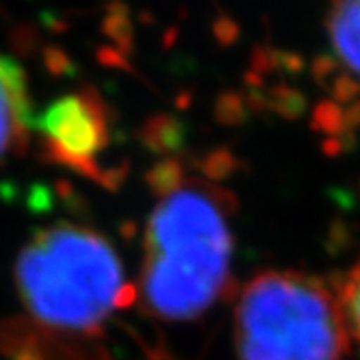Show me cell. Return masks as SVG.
I'll list each match as a JSON object with an SVG mask.
<instances>
[{
  "instance_id": "3957f363",
  "label": "cell",
  "mask_w": 360,
  "mask_h": 360,
  "mask_svg": "<svg viewBox=\"0 0 360 360\" xmlns=\"http://www.w3.org/2000/svg\"><path fill=\"white\" fill-rule=\"evenodd\" d=\"M235 337L239 360H341L352 341L341 297L300 271H265L250 282Z\"/></svg>"
},
{
  "instance_id": "8992f818",
  "label": "cell",
  "mask_w": 360,
  "mask_h": 360,
  "mask_svg": "<svg viewBox=\"0 0 360 360\" xmlns=\"http://www.w3.org/2000/svg\"><path fill=\"white\" fill-rule=\"evenodd\" d=\"M328 35L343 65L360 76V3L334 7L328 15Z\"/></svg>"
},
{
  "instance_id": "52a82bcc",
  "label": "cell",
  "mask_w": 360,
  "mask_h": 360,
  "mask_svg": "<svg viewBox=\"0 0 360 360\" xmlns=\"http://www.w3.org/2000/svg\"><path fill=\"white\" fill-rule=\"evenodd\" d=\"M341 306H343V315L349 328L352 339L360 343V261L347 271L341 291Z\"/></svg>"
},
{
  "instance_id": "277c9868",
  "label": "cell",
  "mask_w": 360,
  "mask_h": 360,
  "mask_svg": "<svg viewBox=\"0 0 360 360\" xmlns=\"http://www.w3.org/2000/svg\"><path fill=\"white\" fill-rule=\"evenodd\" d=\"M50 157L72 167L89 165L107 143V128L98 102L74 94L50 105L37 120Z\"/></svg>"
},
{
  "instance_id": "7a4b0ae2",
  "label": "cell",
  "mask_w": 360,
  "mask_h": 360,
  "mask_svg": "<svg viewBox=\"0 0 360 360\" xmlns=\"http://www.w3.org/2000/svg\"><path fill=\"white\" fill-rule=\"evenodd\" d=\"M15 287L37 323L85 332L120 306L126 282L105 237L85 226L59 224L37 233L20 252Z\"/></svg>"
},
{
  "instance_id": "6da1fadb",
  "label": "cell",
  "mask_w": 360,
  "mask_h": 360,
  "mask_svg": "<svg viewBox=\"0 0 360 360\" xmlns=\"http://www.w3.org/2000/svg\"><path fill=\"white\" fill-rule=\"evenodd\" d=\"M233 261V230L219 195L178 185L161 195L148 219L139 289L152 315L185 321L209 311Z\"/></svg>"
},
{
  "instance_id": "5b68a950",
  "label": "cell",
  "mask_w": 360,
  "mask_h": 360,
  "mask_svg": "<svg viewBox=\"0 0 360 360\" xmlns=\"http://www.w3.org/2000/svg\"><path fill=\"white\" fill-rule=\"evenodd\" d=\"M31 124L27 74L11 57L0 55V159L29 137Z\"/></svg>"
}]
</instances>
